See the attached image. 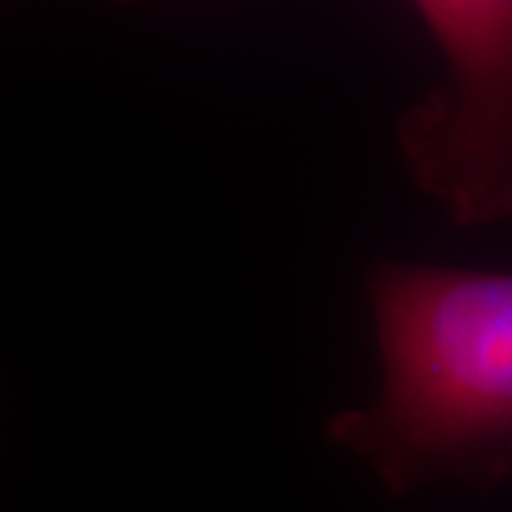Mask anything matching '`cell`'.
Instances as JSON below:
<instances>
[{
    "mask_svg": "<svg viewBox=\"0 0 512 512\" xmlns=\"http://www.w3.org/2000/svg\"><path fill=\"white\" fill-rule=\"evenodd\" d=\"M367 296L382 390L328 421L393 495L512 476V274L376 262Z\"/></svg>",
    "mask_w": 512,
    "mask_h": 512,
    "instance_id": "1",
    "label": "cell"
},
{
    "mask_svg": "<svg viewBox=\"0 0 512 512\" xmlns=\"http://www.w3.org/2000/svg\"><path fill=\"white\" fill-rule=\"evenodd\" d=\"M444 74L396 123L404 168L456 225L512 220V0H424Z\"/></svg>",
    "mask_w": 512,
    "mask_h": 512,
    "instance_id": "2",
    "label": "cell"
}]
</instances>
